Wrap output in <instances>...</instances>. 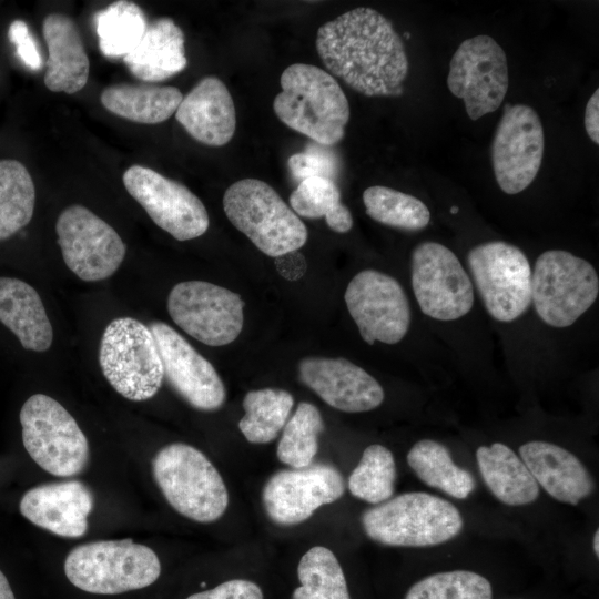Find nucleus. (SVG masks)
Masks as SVG:
<instances>
[{
    "mask_svg": "<svg viewBox=\"0 0 599 599\" xmlns=\"http://www.w3.org/2000/svg\"><path fill=\"white\" fill-rule=\"evenodd\" d=\"M316 50L327 70L366 97L403 93L408 59L392 22L372 8L359 7L322 24Z\"/></svg>",
    "mask_w": 599,
    "mask_h": 599,
    "instance_id": "f257e3e1",
    "label": "nucleus"
},
{
    "mask_svg": "<svg viewBox=\"0 0 599 599\" xmlns=\"http://www.w3.org/2000/svg\"><path fill=\"white\" fill-rule=\"evenodd\" d=\"M273 101L277 118L323 146L338 143L349 120L348 100L333 75L306 63L288 65Z\"/></svg>",
    "mask_w": 599,
    "mask_h": 599,
    "instance_id": "f03ea898",
    "label": "nucleus"
},
{
    "mask_svg": "<svg viewBox=\"0 0 599 599\" xmlns=\"http://www.w3.org/2000/svg\"><path fill=\"white\" fill-rule=\"evenodd\" d=\"M368 538L393 547H432L458 536L464 519L450 501L424 491L390 497L361 517Z\"/></svg>",
    "mask_w": 599,
    "mask_h": 599,
    "instance_id": "7ed1b4c3",
    "label": "nucleus"
},
{
    "mask_svg": "<svg viewBox=\"0 0 599 599\" xmlns=\"http://www.w3.org/2000/svg\"><path fill=\"white\" fill-rule=\"evenodd\" d=\"M152 471L166 501L182 516L212 522L225 512L226 486L214 465L195 447L183 443L164 446L152 460Z\"/></svg>",
    "mask_w": 599,
    "mask_h": 599,
    "instance_id": "20e7f679",
    "label": "nucleus"
},
{
    "mask_svg": "<svg viewBox=\"0 0 599 599\" xmlns=\"http://www.w3.org/2000/svg\"><path fill=\"white\" fill-rule=\"evenodd\" d=\"M599 296V275L587 260L565 250L539 254L531 268V305L546 326H572Z\"/></svg>",
    "mask_w": 599,
    "mask_h": 599,
    "instance_id": "39448f33",
    "label": "nucleus"
},
{
    "mask_svg": "<svg viewBox=\"0 0 599 599\" xmlns=\"http://www.w3.org/2000/svg\"><path fill=\"white\" fill-rule=\"evenodd\" d=\"M64 572L77 588L97 595H118L145 588L161 573L156 554L132 539L100 540L74 547Z\"/></svg>",
    "mask_w": 599,
    "mask_h": 599,
    "instance_id": "423d86ee",
    "label": "nucleus"
},
{
    "mask_svg": "<svg viewBox=\"0 0 599 599\" xmlns=\"http://www.w3.org/2000/svg\"><path fill=\"white\" fill-rule=\"evenodd\" d=\"M223 209L229 221L268 256L297 251L307 241L303 221L264 181L233 183L224 193Z\"/></svg>",
    "mask_w": 599,
    "mask_h": 599,
    "instance_id": "0eeeda50",
    "label": "nucleus"
},
{
    "mask_svg": "<svg viewBox=\"0 0 599 599\" xmlns=\"http://www.w3.org/2000/svg\"><path fill=\"white\" fill-rule=\"evenodd\" d=\"M467 271L486 313L512 323L531 306V265L526 254L505 241H489L469 250Z\"/></svg>",
    "mask_w": 599,
    "mask_h": 599,
    "instance_id": "6e6552de",
    "label": "nucleus"
},
{
    "mask_svg": "<svg viewBox=\"0 0 599 599\" xmlns=\"http://www.w3.org/2000/svg\"><path fill=\"white\" fill-rule=\"evenodd\" d=\"M99 363L109 384L129 400L152 398L164 379L153 334L132 317H118L105 327Z\"/></svg>",
    "mask_w": 599,
    "mask_h": 599,
    "instance_id": "1a4fd4ad",
    "label": "nucleus"
},
{
    "mask_svg": "<svg viewBox=\"0 0 599 599\" xmlns=\"http://www.w3.org/2000/svg\"><path fill=\"white\" fill-rule=\"evenodd\" d=\"M22 443L29 456L57 477L81 474L90 458L84 433L73 416L54 398L30 396L20 409Z\"/></svg>",
    "mask_w": 599,
    "mask_h": 599,
    "instance_id": "9d476101",
    "label": "nucleus"
},
{
    "mask_svg": "<svg viewBox=\"0 0 599 599\" xmlns=\"http://www.w3.org/2000/svg\"><path fill=\"white\" fill-rule=\"evenodd\" d=\"M410 285L420 312L437 322H455L474 307L476 293L467 268L446 245L426 241L410 257Z\"/></svg>",
    "mask_w": 599,
    "mask_h": 599,
    "instance_id": "9b49d317",
    "label": "nucleus"
},
{
    "mask_svg": "<svg viewBox=\"0 0 599 599\" xmlns=\"http://www.w3.org/2000/svg\"><path fill=\"white\" fill-rule=\"evenodd\" d=\"M244 301L225 287L205 281L177 283L167 297L172 321L209 346L235 341L244 323Z\"/></svg>",
    "mask_w": 599,
    "mask_h": 599,
    "instance_id": "f8f14e48",
    "label": "nucleus"
},
{
    "mask_svg": "<svg viewBox=\"0 0 599 599\" xmlns=\"http://www.w3.org/2000/svg\"><path fill=\"white\" fill-rule=\"evenodd\" d=\"M344 300L361 337L369 345L399 343L408 333L412 312L400 283L377 270H363L348 283Z\"/></svg>",
    "mask_w": 599,
    "mask_h": 599,
    "instance_id": "ddd939ff",
    "label": "nucleus"
},
{
    "mask_svg": "<svg viewBox=\"0 0 599 599\" xmlns=\"http://www.w3.org/2000/svg\"><path fill=\"white\" fill-rule=\"evenodd\" d=\"M508 83L506 53L491 37L466 39L455 51L447 85L456 98L463 99L470 120L496 111L504 102Z\"/></svg>",
    "mask_w": 599,
    "mask_h": 599,
    "instance_id": "4468645a",
    "label": "nucleus"
},
{
    "mask_svg": "<svg viewBox=\"0 0 599 599\" xmlns=\"http://www.w3.org/2000/svg\"><path fill=\"white\" fill-rule=\"evenodd\" d=\"M55 232L65 265L82 281L108 278L124 260L126 245L118 232L82 205L65 207Z\"/></svg>",
    "mask_w": 599,
    "mask_h": 599,
    "instance_id": "2eb2a0df",
    "label": "nucleus"
},
{
    "mask_svg": "<svg viewBox=\"0 0 599 599\" xmlns=\"http://www.w3.org/2000/svg\"><path fill=\"white\" fill-rule=\"evenodd\" d=\"M122 181L151 220L175 240H193L207 231L210 219L204 204L182 183L139 164L130 166Z\"/></svg>",
    "mask_w": 599,
    "mask_h": 599,
    "instance_id": "dca6fc26",
    "label": "nucleus"
},
{
    "mask_svg": "<svg viewBox=\"0 0 599 599\" xmlns=\"http://www.w3.org/2000/svg\"><path fill=\"white\" fill-rule=\"evenodd\" d=\"M545 148L544 129L537 112L526 104H507L491 143L497 184L506 194H518L535 180Z\"/></svg>",
    "mask_w": 599,
    "mask_h": 599,
    "instance_id": "f3484780",
    "label": "nucleus"
},
{
    "mask_svg": "<svg viewBox=\"0 0 599 599\" xmlns=\"http://www.w3.org/2000/svg\"><path fill=\"white\" fill-rule=\"evenodd\" d=\"M344 491L338 469L318 461L273 474L263 487L262 500L273 522L292 526L308 519L323 505L336 501Z\"/></svg>",
    "mask_w": 599,
    "mask_h": 599,
    "instance_id": "a211bd4d",
    "label": "nucleus"
},
{
    "mask_svg": "<svg viewBox=\"0 0 599 599\" xmlns=\"http://www.w3.org/2000/svg\"><path fill=\"white\" fill-rule=\"evenodd\" d=\"M149 328L161 356L164 378L175 393L195 409H219L226 392L214 366L170 325L155 321Z\"/></svg>",
    "mask_w": 599,
    "mask_h": 599,
    "instance_id": "6ab92c4d",
    "label": "nucleus"
},
{
    "mask_svg": "<svg viewBox=\"0 0 599 599\" xmlns=\"http://www.w3.org/2000/svg\"><path fill=\"white\" fill-rule=\"evenodd\" d=\"M298 376L326 404L342 412H369L385 398L382 385L370 374L343 357L303 358Z\"/></svg>",
    "mask_w": 599,
    "mask_h": 599,
    "instance_id": "aec40b11",
    "label": "nucleus"
},
{
    "mask_svg": "<svg viewBox=\"0 0 599 599\" xmlns=\"http://www.w3.org/2000/svg\"><path fill=\"white\" fill-rule=\"evenodd\" d=\"M94 504L90 488L80 480L35 486L20 500L21 515L33 525L67 538L82 537Z\"/></svg>",
    "mask_w": 599,
    "mask_h": 599,
    "instance_id": "412c9836",
    "label": "nucleus"
},
{
    "mask_svg": "<svg viewBox=\"0 0 599 599\" xmlns=\"http://www.w3.org/2000/svg\"><path fill=\"white\" fill-rule=\"evenodd\" d=\"M539 487L557 501L577 506L595 490V480L582 461L568 449L545 440H531L518 449Z\"/></svg>",
    "mask_w": 599,
    "mask_h": 599,
    "instance_id": "4be33fe9",
    "label": "nucleus"
},
{
    "mask_svg": "<svg viewBox=\"0 0 599 599\" xmlns=\"http://www.w3.org/2000/svg\"><path fill=\"white\" fill-rule=\"evenodd\" d=\"M176 121L196 141L222 146L236 129V111L230 91L216 77H205L183 97L175 111Z\"/></svg>",
    "mask_w": 599,
    "mask_h": 599,
    "instance_id": "5701e85b",
    "label": "nucleus"
},
{
    "mask_svg": "<svg viewBox=\"0 0 599 599\" xmlns=\"http://www.w3.org/2000/svg\"><path fill=\"white\" fill-rule=\"evenodd\" d=\"M42 33L49 53L45 87L68 94L80 91L88 82L90 61L75 23L64 14L51 13L43 20Z\"/></svg>",
    "mask_w": 599,
    "mask_h": 599,
    "instance_id": "b1692460",
    "label": "nucleus"
},
{
    "mask_svg": "<svg viewBox=\"0 0 599 599\" xmlns=\"http://www.w3.org/2000/svg\"><path fill=\"white\" fill-rule=\"evenodd\" d=\"M123 60L130 72L145 82H160L185 69L184 34L170 18L148 24L138 45Z\"/></svg>",
    "mask_w": 599,
    "mask_h": 599,
    "instance_id": "393cba45",
    "label": "nucleus"
},
{
    "mask_svg": "<svg viewBox=\"0 0 599 599\" xmlns=\"http://www.w3.org/2000/svg\"><path fill=\"white\" fill-rule=\"evenodd\" d=\"M0 322L34 352L50 348L53 331L38 292L24 281L0 277Z\"/></svg>",
    "mask_w": 599,
    "mask_h": 599,
    "instance_id": "a878e982",
    "label": "nucleus"
},
{
    "mask_svg": "<svg viewBox=\"0 0 599 599\" xmlns=\"http://www.w3.org/2000/svg\"><path fill=\"white\" fill-rule=\"evenodd\" d=\"M476 460L485 485L500 502L525 506L539 497L540 487L521 458L506 444L479 446Z\"/></svg>",
    "mask_w": 599,
    "mask_h": 599,
    "instance_id": "bb28decb",
    "label": "nucleus"
},
{
    "mask_svg": "<svg viewBox=\"0 0 599 599\" xmlns=\"http://www.w3.org/2000/svg\"><path fill=\"white\" fill-rule=\"evenodd\" d=\"M100 99L102 105L118 116L136 123L156 124L175 113L183 95L175 87L123 83L106 87Z\"/></svg>",
    "mask_w": 599,
    "mask_h": 599,
    "instance_id": "cd10ccee",
    "label": "nucleus"
},
{
    "mask_svg": "<svg viewBox=\"0 0 599 599\" xmlns=\"http://www.w3.org/2000/svg\"><path fill=\"white\" fill-rule=\"evenodd\" d=\"M407 464L427 486L456 499H466L476 487L471 473L457 466L449 449L433 439H420L407 453Z\"/></svg>",
    "mask_w": 599,
    "mask_h": 599,
    "instance_id": "c85d7f7f",
    "label": "nucleus"
},
{
    "mask_svg": "<svg viewBox=\"0 0 599 599\" xmlns=\"http://www.w3.org/2000/svg\"><path fill=\"white\" fill-rule=\"evenodd\" d=\"M293 405V396L284 389L250 390L243 399L245 414L238 428L252 444L270 443L284 428Z\"/></svg>",
    "mask_w": 599,
    "mask_h": 599,
    "instance_id": "c756f323",
    "label": "nucleus"
},
{
    "mask_svg": "<svg viewBox=\"0 0 599 599\" xmlns=\"http://www.w3.org/2000/svg\"><path fill=\"white\" fill-rule=\"evenodd\" d=\"M34 204V183L27 167L17 160H0V241L31 221Z\"/></svg>",
    "mask_w": 599,
    "mask_h": 599,
    "instance_id": "7c9ffc66",
    "label": "nucleus"
},
{
    "mask_svg": "<svg viewBox=\"0 0 599 599\" xmlns=\"http://www.w3.org/2000/svg\"><path fill=\"white\" fill-rule=\"evenodd\" d=\"M291 209L302 217H324L328 227L337 233H347L353 226V216L342 203L341 191L332 179L311 176L301 181L290 195Z\"/></svg>",
    "mask_w": 599,
    "mask_h": 599,
    "instance_id": "2f4dec72",
    "label": "nucleus"
},
{
    "mask_svg": "<svg viewBox=\"0 0 599 599\" xmlns=\"http://www.w3.org/2000/svg\"><path fill=\"white\" fill-rule=\"evenodd\" d=\"M99 48L108 58L125 57L148 27L142 9L132 1H116L94 16Z\"/></svg>",
    "mask_w": 599,
    "mask_h": 599,
    "instance_id": "473e14b6",
    "label": "nucleus"
},
{
    "mask_svg": "<svg viewBox=\"0 0 599 599\" xmlns=\"http://www.w3.org/2000/svg\"><path fill=\"white\" fill-rule=\"evenodd\" d=\"M297 576L301 586L292 599H351L343 569L326 547L308 549L298 562Z\"/></svg>",
    "mask_w": 599,
    "mask_h": 599,
    "instance_id": "72a5a7b5",
    "label": "nucleus"
},
{
    "mask_svg": "<svg viewBox=\"0 0 599 599\" xmlns=\"http://www.w3.org/2000/svg\"><path fill=\"white\" fill-rule=\"evenodd\" d=\"M366 214L374 221L404 231H420L430 221V211L419 199L383 185L363 192Z\"/></svg>",
    "mask_w": 599,
    "mask_h": 599,
    "instance_id": "f704fd0d",
    "label": "nucleus"
},
{
    "mask_svg": "<svg viewBox=\"0 0 599 599\" xmlns=\"http://www.w3.org/2000/svg\"><path fill=\"white\" fill-rule=\"evenodd\" d=\"M396 464L392 451L383 445L365 448L359 463L348 478L351 494L368 504L378 505L395 491Z\"/></svg>",
    "mask_w": 599,
    "mask_h": 599,
    "instance_id": "c9c22d12",
    "label": "nucleus"
},
{
    "mask_svg": "<svg viewBox=\"0 0 599 599\" xmlns=\"http://www.w3.org/2000/svg\"><path fill=\"white\" fill-rule=\"evenodd\" d=\"M323 430L324 422L318 408L307 402L300 403L283 428L276 449L278 460L291 468L311 465L318 451V436Z\"/></svg>",
    "mask_w": 599,
    "mask_h": 599,
    "instance_id": "e433bc0d",
    "label": "nucleus"
},
{
    "mask_svg": "<svg viewBox=\"0 0 599 599\" xmlns=\"http://www.w3.org/2000/svg\"><path fill=\"white\" fill-rule=\"evenodd\" d=\"M490 582L464 569L437 572L415 582L404 599H491Z\"/></svg>",
    "mask_w": 599,
    "mask_h": 599,
    "instance_id": "4c0bfd02",
    "label": "nucleus"
},
{
    "mask_svg": "<svg viewBox=\"0 0 599 599\" xmlns=\"http://www.w3.org/2000/svg\"><path fill=\"white\" fill-rule=\"evenodd\" d=\"M8 37L11 43L16 45L17 55L27 68L31 70L41 69L42 57L24 21L14 20L11 22Z\"/></svg>",
    "mask_w": 599,
    "mask_h": 599,
    "instance_id": "58836bf2",
    "label": "nucleus"
},
{
    "mask_svg": "<svg viewBox=\"0 0 599 599\" xmlns=\"http://www.w3.org/2000/svg\"><path fill=\"white\" fill-rule=\"evenodd\" d=\"M186 599H263L261 588L250 580L232 579Z\"/></svg>",
    "mask_w": 599,
    "mask_h": 599,
    "instance_id": "ea45409f",
    "label": "nucleus"
},
{
    "mask_svg": "<svg viewBox=\"0 0 599 599\" xmlns=\"http://www.w3.org/2000/svg\"><path fill=\"white\" fill-rule=\"evenodd\" d=\"M288 167L292 174L301 181L311 176H324L331 179L328 173L332 172L333 169L326 155L315 151L293 154L288 159Z\"/></svg>",
    "mask_w": 599,
    "mask_h": 599,
    "instance_id": "a19ab883",
    "label": "nucleus"
},
{
    "mask_svg": "<svg viewBox=\"0 0 599 599\" xmlns=\"http://www.w3.org/2000/svg\"><path fill=\"white\" fill-rule=\"evenodd\" d=\"M585 128L595 144H599V90L592 93L585 110Z\"/></svg>",
    "mask_w": 599,
    "mask_h": 599,
    "instance_id": "79ce46f5",
    "label": "nucleus"
},
{
    "mask_svg": "<svg viewBox=\"0 0 599 599\" xmlns=\"http://www.w3.org/2000/svg\"><path fill=\"white\" fill-rule=\"evenodd\" d=\"M276 267L281 274L288 278L290 271L294 274V278L301 277L306 268L304 256L296 251L277 256Z\"/></svg>",
    "mask_w": 599,
    "mask_h": 599,
    "instance_id": "37998d69",
    "label": "nucleus"
},
{
    "mask_svg": "<svg viewBox=\"0 0 599 599\" xmlns=\"http://www.w3.org/2000/svg\"><path fill=\"white\" fill-rule=\"evenodd\" d=\"M0 599H16L14 593L10 587V583L7 577L1 570H0Z\"/></svg>",
    "mask_w": 599,
    "mask_h": 599,
    "instance_id": "c03bdc74",
    "label": "nucleus"
},
{
    "mask_svg": "<svg viewBox=\"0 0 599 599\" xmlns=\"http://www.w3.org/2000/svg\"><path fill=\"white\" fill-rule=\"evenodd\" d=\"M598 540H599V530L597 529L592 539V549L597 557L599 556Z\"/></svg>",
    "mask_w": 599,
    "mask_h": 599,
    "instance_id": "a18cd8bd",
    "label": "nucleus"
}]
</instances>
